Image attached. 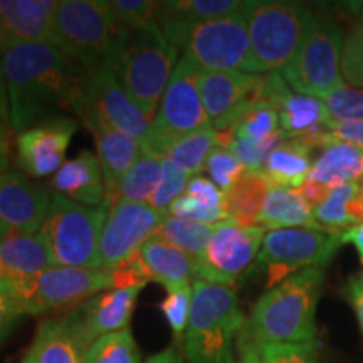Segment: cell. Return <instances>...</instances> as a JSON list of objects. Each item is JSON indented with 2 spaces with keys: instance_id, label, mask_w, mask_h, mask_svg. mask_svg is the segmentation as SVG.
Wrapping results in <instances>:
<instances>
[{
  "instance_id": "obj_30",
  "label": "cell",
  "mask_w": 363,
  "mask_h": 363,
  "mask_svg": "<svg viewBox=\"0 0 363 363\" xmlns=\"http://www.w3.org/2000/svg\"><path fill=\"white\" fill-rule=\"evenodd\" d=\"M311 152L313 148L301 138H286L269 153L262 174L276 187L299 189L310 175Z\"/></svg>"
},
{
  "instance_id": "obj_50",
  "label": "cell",
  "mask_w": 363,
  "mask_h": 363,
  "mask_svg": "<svg viewBox=\"0 0 363 363\" xmlns=\"http://www.w3.org/2000/svg\"><path fill=\"white\" fill-rule=\"evenodd\" d=\"M296 192L301 195L303 199L308 202V206L311 208H316L321 202L325 201L326 195H328L330 187H325L321 184H315V182H305L299 189H294Z\"/></svg>"
},
{
  "instance_id": "obj_36",
  "label": "cell",
  "mask_w": 363,
  "mask_h": 363,
  "mask_svg": "<svg viewBox=\"0 0 363 363\" xmlns=\"http://www.w3.org/2000/svg\"><path fill=\"white\" fill-rule=\"evenodd\" d=\"M217 147V130L214 126L190 133L167 150L165 158L175 163L190 177H199L206 167L208 153Z\"/></svg>"
},
{
  "instance_id": "obj_32",
  "label": "cell",
  "mask_w": 363,
  "mask_h": 363,
  "mask_svg": "<svg viewBox=\"0 0 363 363\" xmlns=\"http://www.w3.org/2000/svg\"><path fill=\"white\" fill-rule=\"evenodd\" d=\"M269 189L271 182L262 172H244V175L224 194L227 219L242 227L257 225Z\"/></svg>"
},
{
  "instance_id": "obj_58",
  "label": "cell",
  "mask_w": 363,
  "mask_h": 363,
  "mask_svg": "<svg viewBox=\"0 0 363 363\" xmlns=\"http://www.w3.org/2000/svg\"><path fill=\"white\" fill-rule=\"evenodd\" d=\"M360 190H362V194H363V180H362V185H360Z\"/></svg>"
},
{
  "instance_id": "obj_60",
  "label": "cell",
  "mask_w": 363,
  "mask_h": 363,
  "mask_svg": "<svg viewBox=\"0 0 363 363\" xmlns=\"http://www.w3.org/2000/svg\"><path fill=\"white\" fill-rule=\"evenodd\" d=\"M362 278H363V274H362Z\"/></svg>"
},
{
  "instance_id": "obj_42",
  "label": "cell",
  "mask_w": 363,
  "mask_h": 363,
  "mask_svg": "<svg viewBox=\"0 0 363 363\" xmlns=\"http://www.w3.org/2000/svg\"><path fill=\"white\" fill-rule=\"evenodd\" d=\"M330 121L363 120V89L338 86L321 98Z\"/></svg>"
},
{
  "instance_id": "obj_1",
  "label": "cell",
  "mask_w": 363,
  "mask_h": 363,
  "mask_svg": "<svg viewBox=\"0 0 363 363\" xmlns=\"http://www.w3.org/2000/svg\"><path fill=\"white\" fill-rule=\"evenodd\" d=\"M9 123L17 135L57 113L74 111L84 93L86 71L49 43L17 44L0 57Z\"/></svg>"
},
{
  "instance_id": "obj_13",
  "label": "cell",
  "mask_w": 363,
  "mask_h": 363,
  "mask_svg": "<svg viewBox=\"0 0 363 363\" xmlns=\"http://www.w3.org/2000/svg\"><path fill=\"white\" fill-rule=\"evenodd\" d=\"M266 234L264 227H242L230 219L216 224L206 252L197 264L195 279L234 288L256 256H259Z\"/></svg>"
},
{
  "instance_id": "obj_44",
  "label": "cell",
  "mask_w": 363,
  "mask_h": 363,
  "mask_svg": "<svg viewBox=\"0 0 363 363\" xmlns=\"http://www.w3.org/2000/svg\"><path fill=\"white\" fill-rule=\"evenodd\" d=\"M203 170L207 172L208 179L214 185H217L222 192H227L233 185L244 175V167L235 158L229 150L216 147L208 153L206 167Z\"/></svg>"
},
{
  "instance_id": "obj_31",
  "label": "cell",
  "mask_w": 363,
  "mask_h": 363,
  "mask_svg": "<svg viewBox=\"0 0 363 363\" xmlns=\"http://www.w3.org/2000/svg\"><path fill=\"white\" fill-rule=\"evenodd\" d=\"M363 180V150L348 143H333L311 165L306 182L325 187Z\"/></svg>"
},
{
  "instance_id": "obj_10",
  "label": "cell",
  "mask_w": 363,
  "mask_h": 363,
  "mask_svg": "<svg viewBox=\"0 0 363 363\" xmlns=\"http://www.w3.org/2000/svg\"><path fill=\"white\" fill-rule=\"evenodd\" d=\"M26 315L38 316L81 306L96 294L115 289L110 269L51 266L38 278L11 286Z\"/></svg>"
},
{
  "instance_id": "obj_8",
  "label": "cell",
  "mask_w": 363,
  "mask_h": 363,
  "mask_svg": "<svg viewBox=\"0 0 363 363\" xmlns=\"http://www.w3.org/2000/svg\"><path fill=\"white\" fill-rule=\"evenodd\" d=\"M244 7L230 16L185 27L169 39L202 72L240 71L256 74Z\"/></svg>"
},
{
  "instance_id": "obj_46",
  "label": "cell",
  "mask_w": 363,
  "mask_h": 363,
  "mask_svg": "<svg viewBox=\"0 0 363 363\" xmlns=\"http://www.w3.org/2000/svg\"><path fill=\"white\" fill-rule=\"evenodd\" d=\"M259 352L266 363H318V343L271 345Z\"/></svg>"
},
{
  "instance_id": "obj_59",
  "label": "cell",
  "mask_w": 363,
  "mask_h": 363,
  "mask_svg": "<svg viewBox=\"0 0 363 363\" xmlns=\"http://www.w3.org/2000/svg\"><path fill=\"white\" fill-rule=\"evenodd\" d=\"M362 19H363V12H362ZM362 24H363V21H362Z\"/></svg>"
},
{
  "instance_id": "obj_35",
  "label": "cell",
  "mask_w": 363,
  "mask_h": 363,
  "mask_svg": "<svg viewBox=\"0 0 363 363\" xmlns=\"http://www.w3.org/2000/svg\"><path fill=\"white\" fill-rule=\"evenodd\" d=\"M358 192H360V184L357 182L330 187L325 201L313 208L316 224L331 234H342L343 230L350 229V225H357L348 212V206Z\"/></svg>"
},
{
  "instance_id": "obj_57",
  "label": "cell",
  "mask_w": 363,
  "mask_h": 363,
  "mask_svg": "<svg viewBox=\"0 0 363 363\" xmlns=\"http://www.w3.org/2000/svg\"><path fill=\"white\" fill-rule=\"evenodd\" d=\"M21 363H35V358H34V355H33V352L29 350V353H27L26 358H24V360H22Z\"/></svg>"
},
{
  "instance_id": "obj_45",
  "label": "cell",
  "mask_w": 363,
  "mask_h": 363,
  "mask_svg": "<svg viewBox=\"0 0 363 363\" xmlns=\"http://www.w3.org/2000/svg\"><path fill=\"white\" fill-rule=\"evenodd\" d=\"M342 78L363 88V24L353 27L342 48Z\"/></svg>"
},
{
  "instance_id": "obj_27",
  "label": "cell",
  "mask_w": 363,
  "mask_h": 363,
  "mask_svg": "<svg viewBox=\"0 0 363 363\" xmlns=\"http://www.w3.org/2000/svg\"><path fill=\"white\" fill-rule=\"evenodd\" d=\"M244 4L239 0H170L160 4L157 24L169 38L189 26L242 11Z\"/></svg>"
},
{
  "instance_id": "obj_48",
  "label": "cell",
  "mask_w": 363,
  "mask_h": 363,
  "mask_svg": "<svg viewBox=\"0 0 363 363\" xmlns=\"http://www.w3.org/2000/svg\"><path fill=\"white\" fill-rule=\"evenodd\" d=\"M24 315V306L11 286L0 283V340L6 337Z\"/></svg>"
},
{
  "instance_id": "obj_33",
  "label": "cell",
  "mask_w": 363,
  "mask_h": 363,
  "mask_svg": "<svg viewBox=\"0 0 363 363\" xmlns=\"http://www.w3.org/2000/svg\"><path fill=\"white\" fill-rule=\"evenodd\" d=\"M162 163L163 155L142 150V155L121 179L115 201L110 206L116 202L148 203L160 182Z\"/></svg>"
},
{
  "instance_id": "obj_56",
  "label": "cell",
  "mask_w": 363,
  "mask_h": 363,
  "mask_svg": "<svg viewBox=\"0 0 363 363\" xmlns=\"http://www.w3.org/2000/svg\"><path fill=\"white\" fill-rule=\"evenodd\" d=\"M0 57H2V51H0ZM0 118H2L6 123H9V110H7V98H6V89H4V81H2V71H0Z\"/></svg>"
},
{
  "instance_id": "obj_52",
  "label": "cell",
  "mask_w": 363,
  "mask_h": 363,
  "mask_svg": "<svg viewBox=\"0 0 363 363\" xmlns=\"http://www.w3.org/2000/svg\"><path fill=\"white\" fill-rule=\"evenodd\" d=\"M340 239H342V244H352V246L357 249L358 257H360V262L363 266V222L362 224L352 225L350 229L343 230V233L340 234Z\"/></svg>"
},
{
  "instance_id": "obj_2",
  "label": "cell",
  "mask_w": 363,
  "mask_h": 363,
  "mask_svg": "<svg viewBox=\"0 0 363 363\" xmlns=\"http://www.w3.org/2000/svg\"><path fill=\"white\" fill-rule=\"evenodd\" d=\"M323 279V269L311 267L269 288L254 305L240 335L257 348L318 343L315 315Z\"/></svg>"
},
{
  "instance_id": "obj_49",
  "label": "cell",
  "mask_w": 363,
  "mask_h": 363,
  "mask_svg": "<svg viewBox=\"0 0 363 363\" xmlns=\"http://www.w3.org/2000/svg\"><path fill=\"white\" fill-rule=\"evenodd\" d=\"M347 298L350 299L353 311H355L358 325L363 333V278L362 274L353 276L347 283Z\"/></svg>"
},
{
  "instance_id": "obj_4",
  "label": "cell",
  "mask_w": 363,
  "mask_h": 363,
  "mask_svg": "<svg viewBox=\"0 0 363 363\" xmlns=\"http://www.w3.org/2000/svg\"><path fill=\"white\" fill-rule=\"evenodd\" d=\"M246 320L230 286L194 279L192 306L182 348L187 363H239L235 338Z\"/></svg>"
},
{
  "instance_id": "obj_29",
  "label": "cell",
  "mask_w": 363,
  "mask_h": 363,
  "mask_svg": "<svg viewBox=\"0 0 363 363\" xmlns=\"http://www.w3.org/2000/svg\"><path fill=\"white\" fill-rule=\"evenodd\" d=\"M257 224L269 230L293 229V227L323 230L316 224L313 208L296 190L276 187V185H271L266 195Z\"/></svg>"
},
{
  "instance_id": "obj_18",
  "label": "cell",
  "mask_w": 363,
  "mask_h": 363,
  "mask_svg": "<svg viewBox=\"0 0 363 363\" xmlns=\"http://www.w3.org/2000/svg\"><path fill=\"white\" fill-rule=\"evenodd\" d=\"M76 130L74 120L54 116L17 135V158L22 170L38 179L56 174L65 163Z\"/></svg>"
},
{
  "instance_id": "obj_39",
  "label": "cell",
  "mask_w": 363,
  "mask_h": 363,
  "mask_svg": "<svg viewBox=\"0 0 363 363\" xmlns=\"http://www.w3.org/2000/svg\"><path fill=\"white\" fill-rule=\"evenodd\" d=\"M192 177H190L187 172H184L175 163H172L169 158L163 157L162 163V177L160 182H158V187L155 192H153L152 199H150V206L157 208L162 214L169 216V208L172 202L177 201L180 195L185 194L187 190V185Z\"/></svg>"
},
{
  "instance_id": "obj_53",
  "label": "cell",
  "mask_w": 363,
  "mask_h": 363,
  "mask_svg": "<svg viewBox=\"0 0 363 363\" xmlns=\"http://www.w3.org/2000/svg\"><path fill=\"white\" fill-rule=\"evenodd\" d=\"M6 121L0 118V175L6 174L9 167V133Z\"/></svg>"
},
{
  "instance_id": "obj_21",
  "label": "cell",
  "mask_w": 363,
  "mask_h": 363,
  "mask_svg": "<svg viewBox=\"0 0 363 363\" xmlns=\"http://www.w3.org/2000/svg\"><path fill=\"white\" fill-rule=\"evenodd\" d=\"M145 286L125 289H108L83 303L74 315L78 318L81 333L91 345L103 335L128 328L133 316L136 299Z\"/></svg>"
},
{
  "instance_id": "obj_51",
  "label": "cell",
  "mask_w": 363,
  "mask_h": 363,
  "mask_svg": "<svg viewBox=\"0 0 363 363\" xmlns=\"http://www.w3.org/2000/svg\"><path fill=\"white\" fill-rule=\"evenodd\" d=\"M238 352H239V363H266L262 358L259 348L254 347L246 337L239 333L238 337Z\"/></svg>"
},
{
  "instance_id": "obj_14",
  "label": "cell",
  "mask_w": 363,
  "mask_h": 363,
  "mask_svg": "<svg viewBox=\"0 0 363 363\" xmlns=\"http://www.w3.org/2000/svg\"><path fill=\"white\" fill-rule=\"evenodd\" d=\"M165 217L150 203L116 202L108 207L99 242L103 269H115L140 252L143 244L155 235Z\"/></svg>"
},
{
  "instance_id": "obj_19",
  "label": "cell",
  "mask_w": 363,
  "mask_h": 363,
  "mask_svg": "<svg viewBox=\"0 0 363 363\" xmlns=\"http://www.w3.org/2000/svg\"><path fill=\"white\" fill-rule=\"evenodd\" d=\"M84 94L115 128L135 138L140 145L143 143L152 120L121 88L110 66L104 65L98 69L86 72Z\"/></svg>"
},
{
  "instance_id": "obj_7",
  "label": "cell",
  "mask_w": 363,
  "mask_h": 363,
  "mask_svg": "<svg viewBox=\"0 0 363 363\" xmlns=\"http://www.w3.org/2000/svg\"><path fill=\"white\" fill-rule=\"evenodd\" d=\"M121 29L104 0H62L54 16L52 45L94 71L110 62Z\"/></svg>"
},
{
  "instance_id": "obj_25",
  "label": "cell",
  "mask_w": 363,
  "mask_h": 363,
  "mask_svg": "<svg viewBox=\"0 0 363 363\" xmlns=\"http://www.w3.org/2000/svg\"><path fill=\"white\" fill-rule=\"evenodd\" d=\"M281 131L286 138H303L313 148L320 147L330 118L321 99L288 93L278 106Z\"/></svg>"
},
{
  "instance_id": "obj_23",
  "label": "cell",
  "mask_w": 363,
  "mask_h": 363,
  "mask_svg": "<svg viewBox=\"0 0 363 363\" xmlns=\"http://www.w3.org/2000/svg\"><path fill=\"white\" fill-rule=\"evenodd\" d=\"M56 194L88 207L108 206L106 185L98 155L83 150L78 157L62 163L52 177Z\"/></svg>"
},
{
  "instance_id": "obj_34",
  "label": "cell",
  "mask_w": 363,
  "mask_h": 363,
  "mask_svg": "<svg viewBox=\"0 0 363 363\" xmlns=\"http://www.w3.org/2000/svg\"><path fill=\"white\" fill-rule=\"evenodd\" d=\"M212 230H214V225H206L201 224V222L167 216L153 238L162 239L172 244V246L182 249L189 256H192L194 259H197V262H201Z\"/></svg>"
},
{
  "instance_id": "obj_40",
  "label": "cell",
  "mask_w": 363,
  "mask_h": 363,
  "mask_svg": "<svg viewBox=\"0 0 363 363\" xmlns=\"http://www.w3.org/2000/svg\"><path fill=\"white\" fill-rule=\"evenodd\" d=\"M230 131L235 138L264 142V140H269L271 136L278 135L281 131L279 115L274 108L261 104V106H256L249 111Z\"/></svg>"
},
{
  "instance_id": "obj_55",
  "label": "cell",
  "mask_w": 363,
  "mask_h": 363,
  "mask_svg": "<svg viewBox=\"0 0 363 363\" xmlns=\"http://www.w3.org/2000/svg\"><path fill=\"white\" fill-rule=\"evenodd\" d=\"M348 212H350L352 219L355 220V224H362L363 222V194H362V190L352 199L350 206H348Z\"/></svg>"
},
{
  "instance_id": "obj_38",
  "label": "cell",
  "mask_w": 363,
  "mask_h": 363,
  "mask_svg": "<svg viewBox=\"0 0 363 363\" xmlns=\"http://www.w3.org/2000/svg\"><path fill=\"white\" fill-rule=\"evenodd\" d=\"M165 291L167 296L160 303V311L165 316L177 342H182L187 330L190 306H192V283L169 286Z\"/></svg>"
},
{
  "instance_id": "obj_12",
  "label": "cell",
  "mask_w": 363,
  "mask_h": 363,
  "mask_svg": "<svg viewBox=\"0 0 363 363\" xmlns=\"http://www.w3.org/2000/svg\"><path fill=\"white\" fill-rule=\"evenodd\" d=\"M342 246L340 234L293 227L269 230L262 240L257 266L267 272V288H274L299 271L328 266Z\"/></svg>"
},
{
  "instance_id": "obj_17",
  "label": "cell",
  "mask_w": 363,
  "mask_h": 363,
  "mask_svg": "<svg viewBox=\"0 0 363 363\" xmlns=\"http://www.w3.org/2000/svg\"><path fill=\"white\" fill-rule=\"evenodd\" d=\"M52 195L21 172L0 175V239L11 234H35L48 214Z\"/></svg>"
},
{
  "instance_id": "obj_41",
  "label": "cell",
  "mask_w": 363,
  "mask_h": 363,
  "mask_svg": "<svg viewBox=\"0 0 363 363\" xmlns=\"http://www.w3.org/2000/svg\"><path fill=\"white\" fill-rule=\"evenodd\" d=\"M113 21L125 29L147 26L157 21L162 2L155 0H104Z\"/></svg>"
},
{
  "instance_id": "obj_16",
  "label": "cell",
  "mask_w": 363,
  "mask_h": 363,
  "mask_svg": "<svg viewBox=\"0 0 363 363\" xmlns=\"http://www.w3.org/2000/svg\"><path fill=\"white\" fill-rule=\"evenodd\" d=\"M74 113L91 131L96 143L98 160L101 163L108 207H110V203L115 201L121 179L142 155V145L131 136L125 135L123 131L115 128L84 93L76 103Z\"/></svg>"
},
{
  "instance_id": "obj_6",
  "label": "cell",
  "mask_w": 363,
  "mask_h": 363,
  "mask_svg": "<svg viewBox=\"0 0 363 363\" xmlns=\"http://www.w3.org/2000/svg\"><path fill=\"white\" fill-rule=\"evenodd\" d=\"M108 206H81L52 194L39 234L48 244L54 266L101 269L99 242Z\"/></svg>"
},
{
  "instance_id": "obj_15",
  "label": "cell",
  "mask_w": 363,
  "mask_h": 363,
  "mask_svg": "<svg viewBox=\"0 0 363 363\" xmlns=\"http://www.w3.org/2000/svg\"><path fill=\"white\" fill-rule=\"evenodd\" d=\"M264 74L240 71L201 72V94L212 126L217 131L233 130L262 101ZM267 106V104H266Z\"/></svg>"
},
{
  "instance_id": "obj_20",
  "label": "cell",
  "mask_w": 363,
  "mask_h": 363,
  "mask_svg": "<svg viewBox=\"0 0 363 363\" xmlns=\"http://www.w3.org/2000/svg\"><path fill=\"white\" fill-rule=\"evenodd\" d=\"M56 0H0V51L17 44H52Z\"/></svg>"
},
{
  "instance_id": "obj_47",
  "label": "cell",
  "mask_w": 363,
  "mask_h": 363,
  "mask_svg": "<svg viewBox=\"0 0 363 363\" xmlns=\"http://www.w3.org/2000/svg\"><path fill=\"white\" fill-rule=\"evenodd\" d=\"M333 143H348L363 150V120L330 121L325 135V148Z\"/></svg>"
},
{
  "instance_id": "obj_54",
  "label": "cell",
  "mask_w": 363,
  "mask_h": 363,
  "mask_svg": "<svg viewBox=\"0 0 363 363\" xmlns=\"http://www.w3.org/2000/svg\"><path fill=\"white\" fill-rule=\"evenodd\" d=\"M145 363H187L184 355H180L179 350L175 347H169L165 350H162L157 355L150 357Z\"/></svg>"
},
{
  "instance_id": "obj_11",
  "label": "cell",
  "mask_w": 363,
  "mask_h": 363,
  "mask_svg": "<svg viewBox=\"0 0 363 363\" xmlns=\"http://www.w3.org/2000/svg\"><path fill=\"white\" fill-rule=\"evenodd\" d=\"M342 48V29L333 21L316 17L296 56L281 71L284 81L294 93L321 99L343 84Z\"/></svg>"
},
{
  "instance_id": "obj_22",
  "label": "cell",
  "mask_w": 363,
  "mask_h": 363,
  "mask_svg": "<svg viewBox=\"0 0 363 363\" xmlns=\"http://www.w3.org/2000/svg\"><path fill=\"white\" fill-rule=\"evenodd\" d=\"M51 266V252L39 233L11 234L0 239V283H24L38 278Z\"/></svg>"
},
{
  "instance_id": "obj_9",
  "label": "cell",
  "mask_w": 363,
  "mask_h": 363,
  "mask_svg": "<svg viewBox=\"0 0 363 363\" xmlns=\"http://www.w3.org/2000/svg\"><path fill=\"white\" fill-rule=\"evenodd\" d=\"M201 72L185 54L177 62L147 138L142 143L145 152L165 157L167 150L180 138L212 126L202 101Z\"/></svg>"
},
{
  "instance_id": "obj_37",
  "label": "cell",
  "mask_w": 363,
  "mask_h": 363,
  "mask_svg": "<svg viewBox=\"0 0 363 363\" xmlns=\"http://www.w3.org/2000/svg\"><path fill=\"white\" fill-rule=\"evenodd\" d=\"M83 363H142V355L133 335L126 328L94 340L84 353Z\"/></svg>"
},
{
  "instance_id": "obj_43",
  "label": "cell",
  "mask_w": 363,
  "mask_h": 363,
  "mask_svg": "<svg viewBox=\"0 0 363 363\" xmlns=\"http://www.w3.org/2000/svg\"><path fill=\"white\" fill-rule=\"evenodd\" d=\"M284 140L286 135L283 131L271 136L269 140H264V142H251V140L235 138L234 136L233 143L229 145L227 150L238 158L246 172H262L269 153Z\"/></svg>"
},
{
  "instance_id": "obj_24",
  "label": "cell",
  "mask_w": 363,
  "mask_h": 363,
  "mask_svg": "<svg viewBox=\"0 0 363 363\" xmlns=\"http://www.w3.org/2000/svg\"><path fill=\"white\" fill-rule=\"evenodd\" d=\"M88 348L78 318L71 311L62 318L40 321L30 352L35 363H83Z\"/></svg>"
},
{
  "instance_id": "obj_3",
  "label": "cell",
  "mask_w": 363,
  "mask_h": 363,
  "mask_svg": "<svg viewBox=\"0 0 363 363\" xmlns=\"http://www.w3.org/2000/svg\"><path fill=\"white\" fill-rule=\"evenodd\" d=\"M177 57L179 48L153 21L135 29L123 27L108 66L136 106L153 120L179 62Z\"/></svg>"
},
{
  "instance_id": "obj_28",
  "label": "cell",
  "mask_w": 363,
  "mask_h": 363,
  "mask_svg": "<svg viewBox=\"0 0 363 363\" xmlns=\"http://www.w3.org/2000/svg\"><path fill=\"white\" fill-rule=\"evenodd\" d=\"M169 216L179 219L216 225L227 219L224 192L203 177H192L184 195L172 202Z\"/></svg>"
},
{
  "instance_id": "obj_26",
  "label": "cell",
  "mask_w": 363,
  "mask_h": 363,
  "mask_svg": "<svg viewBox=\"0 0 363 363\" xmlns=\"http://www.w3.org/2000/svg\"><path fill=\"white\" fill-rule=\"evenodd\" d=\"M148 281L160 283L163 288L190 283L197 274V259L165 240L152 238L140 249Z\"/></svg>"
},
{
  "instance_id": "obj_5",
  "label": "cell",
  "mask_w": 363,
  "mask_h": 363,
  "mask_svg": "<svg viewBox=\"0 0 363 363\" xmlns=\"http://www.w3.org/2000/svg\"><path fill=\"white\" fill-rule=\"evenodd\" d=\"M244 13L256 74L283 71L316 22L310 9L281 0L246 2Z\"/></svg>"
}]
</instances>
